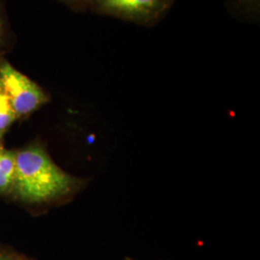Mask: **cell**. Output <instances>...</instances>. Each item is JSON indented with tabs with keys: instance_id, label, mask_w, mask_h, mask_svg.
I'll return each mask as SVG.
<instances>
[{
	"instance_id": "obj_1",
	"label": "cell",
	"mask_w": 260,
	"mask_h": 260,
	"mask_svg": "<svg viewBox=\"0 0 260 260\" xmlns=\"http://www.w3.org/2000/svg\"><path fill=\"white\" fill-rule=\"evenodd\" d=\"M15 178L12 192L27 205H55L70 200L86 185V180L58 167L40 143L15 151Z\"/></svg>"
},
{
	"instance_id": "obj_2",
	"label": "cell",
	"mask_w": 260,
	"mask_h": 260,
	"mask_svg": "<svg viewBox=\"0 0 260 260\" xmlns=\"http://www.w3.org/2000/svg\"><path fill=\"white\" fill-rule=\"evenodd\" d=\"M0 85L18 119L29 117L50 102L49 94L18 71L6 58L0 60Z\"/></svg>"
},
{
	"instance_id": "obj_3",
	"label": "cell",
	"mask_w": 260,
	"mask_h": 260,
	"mask_svg": "<svg viewBox=\"0 0 260 260\" xmlns=\"http://www.w3.org/2000/svg\"><path fill=\"white\" fill-rule=\"evenodd\" d=\"M175 0H93L90 12L143 26H151L165 17Z\"/></svg>"
},
{
	"instance_id": "obj_4",
	"label": "cell",
	"mask_w": 260,
	"mask_h": 260,
	"mask_svg": "<svg viewBox=\"0 0 260 260\" xmlns=\"http://www.w3.org/2000/svg\"><path fill=\"white\" fill-rule=\"evenodd\" d=\"M15 168V151L0 149V194L12 192Z\"/></svg>"
},
{
	"instance_id": "obj_5",
	"label": "cell",
	"mask_w": 260,
	"mask_h": 260,
	"mask_svg": "<svg viewBox=\"0 0 260 260\" xmlns=\"http://www.w3.org/2000/svg\"><path fill=\"white\" fill-rule=\"evenodd\" d=\"M15 34L10 23L4 0H0V60L6 55L15 46Z\"/></svg>"
},
{
	"instance_id": "obj_6",
	"label": "cell",
	"mask_w": 260,
	"mask_h": 260,
	"mask_svg": "<svg viewBox=\"0 0 260 260\" xmlns=\"http://www.w3.org/2000/svg\"><path fill=\"white\" fill-rule=\"evenodd\" d=\"M17 120L18 118L11 106L8 95L0 85V135L3 136Z\"/></svg>"
},
{
	"instance_id": "obj_7",
	"label": "cell",
	"mask_w": 260,
	"mask_h": 260,
	"mask_svg": "<svg viewBox=\"0 0 260 260\" xmlns=\"http://www.w3.org/2000/svg\"><path fill=\"white\" fill-rule=\"evenodd\" d=\"M60 3L66 5L69 9L77 12V13H84L90 11V7L93 0H57Z\"/></svg>"
},
{
	"instance_id": "obj_8",
	"label": "cell",
	"mask_w": 260,
	"mask_h": 260,
	"mask_svg": "<svg viewBox=\"0 0 260 260\" xmlns=\"http://www.w3.org/2000/svg\"><path fill=\"white\" fill-rule=\"evenodd\" d=\"M238 4H240L242 7H246L247 9L255 10L259 9L260 0H236Z\"/></svg>"
},
{
	"instance_id": "obj_9",
	"label": "cell",
	"mask_w": 260,
	"mask_h": 260,
	"mask_svg": "<svg viewBox=\"0 0 260 260\" xmlns=\"http://www.w3.org/2000/svg\"><path fill=\"white\" fill-rule=\"evenodd\" d=\"M18 256H16L11 251L0 248V260H17Z\"/></svg>"
},
{
	"instance_id": "obj_10",
	"label": "cell",
	"mask_w": 260,
	"mask_h": 260,
	"mask_svg": "<svg viewBox=\"0 0 260 260\" xmlns=\"http://www.w3.org/2000/svg\"><path fill=\"white\" fill-rule=\"evenodd\" d=\"M3 149V146H2V136L0 135V149Z\"/></svg>"
},
{
	"instance_id": "obj_11",
	"label": "cell",
	"mask_w": 260,
	"mask_h": 260,
	"mask_svg": "<svg viewBox=\"0 0 260 260\" xmlns=\"http://www.w3.org/2000/svg\"><path fill=\"white\" fill-rule=\"evenodd\" d=\"M17 260H26V259H23V258H21V257H19V256H18V258H17Z\"/></svg>"
},
{
	"instance_id": "obj_12",
	"label": "cell",
	"mask_w": 260,
	"mask_h": 260,
	"mask_svg": "<svg viewBox=\"0 0 260 260\" xmlns=\"http://www.w3.org/2000/svg\"><path fill=\"white\" fill-rule=\"evenodd\" d=\"M125 259H126V260H133V259H131V258H128V257H126V258H125Z\"/></svg>"
}]
</instances>
